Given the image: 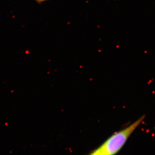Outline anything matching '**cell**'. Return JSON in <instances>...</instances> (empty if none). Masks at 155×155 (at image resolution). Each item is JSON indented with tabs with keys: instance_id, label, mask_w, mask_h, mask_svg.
I'll use <instances>...</instances> for the list:
<instances>
[{
	"instance_id": "cell-1",
	"label": "cell",
	"mask_w": 155,
	"mask_h": 155,
	"mask_svg": "<svg viewBox=\"0 0 155 155\" xmlns=\"http://www.w3.org/2000/svg\"><path fill=\"white\" fill-rule=\"evenodd\" d=\"M145 116L143 115L126 128L112 134L101 145L93 150L91 155H113L119 152L125 145L127 140L134 130L143 121Z\"/></svg>"
},
{
	"instance_id": "cell-2",
	"label": "cell",
	"mask_w": 155,
	"mask_h": 155,
	"mask_svg": "<svg viewBox=\"0 0 155 155\" xmlns=\"http://www.w3.org/2000/svg\"><path fill=\"white\" fill-rule=\"evenodd\" d=\"M38 2H45V1H46V0H36Z\"/></svg>"
}]
</instances>
